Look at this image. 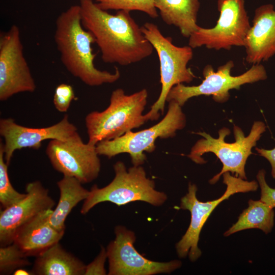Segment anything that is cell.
I'll return each instance as SVG.
<instances>
[{
    "label": "cell",
    "instance_id": "obj_1",
    "mask_svg": "<svg viewBox=\"0 0 275 275\" xmlns=\"http://www.w3.org/2000/svg\"><path fill=\"white\" fill-rule=\"evenodd\" d=\"M81 23L95 39L102 61L127 66L150 56L154 50L130 11L112 14L93 0H80Z\"/></svg>",
    "mask_w": 275,
    "mask_h": 275
},
{
    "label": "cell",
    "instance_id": "obj_2",
    "mask_svg": "<svg viewBox=\"0 0 275 275\" xmlns=\"http://www.w3.org/2000/svg\"><path fill=\"white\" fill-rule=\"evenodd\" d=\"M54 39L63 65L86 85L93 87L112 84L120 77L116 67L113 73L95 67L96 54L92 47L95 39L82 24L79 5L70 6L58 17Z\"/></svg>",
    "mask_w": 275,
    "mask_h": 275
},
{
    "label": "cell",
    "instance_id": "obj_3",
    "mask_svg": "<svg viewBox=\"0 0 275 275\" xmlns=\"http://www.w3.org/2000/svg\"><path fill=\"white\" fill-rule=\"evenodd\" d=\"M148 91L143 89L127 95L121 88L114 90L108 106L102 112L94 111L85 118L88 143H98L120 137L147 121L143 113L147 103Z\"/></svg>",
    "mask_w": 275,
    "mask_h": 275
},
{
    "label": "cell",
    "instance_id": "obj_4",
    "mask_svg": "<svg viewBox=\"0 0 275 275\" xmlns=\"http://www.w3.org/2000/svg\"><path fill=\"white\" fill-rule=\"evenodd\" d=\"M114 170L115 177L108 185L99 188L95 184L91 188L80 210L82 214L103 202L121 206L140 201L160 206L167 201V195L155 189L154 180L147 177L141 166H133L127 169L124 162L118 161L114 165Z\"/></svg>",
    "mask_w": 275,
    "mask_h": 275
},
{
    "label": "cell",
    "instance_id": "obj_5",
    "mask_svg": "<svg viewBox=\"0 0 275 275\" xmlns=\"http://www.w3.org/2000/svg\"><path fill=\"white\" fill-rule=\"evenodd\" d=\"M266 126L262 121H255L250 132L245 136L242 129L234 125L233 132L235 142L227 143L226 136L230 133L229 129L224 127L218 131V137L215 139L205 132L197 133L203 137L191 148L187 156L194 162L203 164L206 161L202 156L206 153L214 154L223 164L221 171L209 181L210 184L215 183L225 172L235 174L236 176L246 180L245 166L248 157L253 154L252 148L256 145L262 134L265 131Z\"/></svg>",
    "mask_w": 275,
    "mask_h": 275
},
{
    "label": "cell",
    "instance_id": "obj_6",
    "mask_svg": "<svg viewBox=\"0 0 275 275\" xmlns=\"http://www.w3.org/2000/svg\"><path fill=\"white\" fill-rule=\"evenodd\" d=\"M141 30L156 50L159 61L161 89L157 100L145 114L147 121L157 120L160 112L163 114L168 94L175 86L190 83L195 77L188 62L193 57V48L188 46H177L170 37H165L155 24L147 22Z\"/></svg>",
    "mask_w": 275,
    "mask_h": 275
},
{
    "label": "cell",
    "instance_id": "obj_7",
    "mask_svg": "<svg viewBox=\"0 0 275 275\" xmlns=\"http://www.w3.org/2000/svg\"><path fill=\"white\" fill-rule=\"evenodd\" d=\"M181 107L174 101H169L167 113L159 122L148 129L131 130L115 139L99 142L96 145L97 153L108 158L128 153L133 166L142 165L146 159L144 152L154 151L158 138H173L177 130L185 126L186 117Z\"/></svg>",
    "mask_w": 275,
    "mask_h": 275
},
{
    "label": "cell",
    "instance_id": "obj_8",
    "mask_svg": "<svg viewBox=\"0 0 275 275\" xmlns=\"http://www.w3.org/2000/svg\"><path fill=\"white\" fill-rule=\"evenodd\" d=\"M223 182L226 185L224 194L218 199L207 202L200 201L197 198V187L188 184L187 194L181 199L180 207L188 210L191 214L190 222L185 233L176 244L177 254L179 258L188 255L189 260L194 262L201 255L198 242L201 230L213 210L222 202L231 196L238 193L256 191L258 183L253 180L248 181L237 176L231 175L229 172L223 175Z\"/></svg>",
    "mask_w": 275,
    "mask_h": 275
},
{
    "label": "cell",
    "instance_id": "obj_9",
    "mask_svg": "<svg viewBox=\"0 0 275 275\" xmlns=\"http://www.w3.org/2000/svg\"><path fill=\"white\" fill-rule=\"evenodd\" d=\"M234 66L232 60L218 67L216 71L211 65H206L203 70L204 79L200 85L187 86L183 84H178L171 89L166 101H174L182 106L193 97L211 95L215 101L223 103L228 100L230 90H238L244 84L267 78L265 67L260 64H253L248 70L238 76L231 74Z\"/></svg>",
    "mask_w": 275,
    "mask_h": 275
},
{
    "label": "cell",
    "instance_id": "obj_10",
    "mask_svg": "<svg viewBox=\"0 0 275 275\" xmlns=\"http://www.w3.org/2000/svg\"><path fill=\"white\" fill-rule=\"evenodd\" d=\"M219 16L210 29L199 26L188 38L192 48L205 46L208 49L230 50L232 46H244L251 28L244 0H218Z\"/></svg>",
    "mask_w": 275,
    "mask_h": 275
},
{
    "label": "cell",
    "instance_id": "obj_11",
    "mask_svg": "<svg viewBox=\"0 0 275 275\" xmlns=\"http://www.w3.org/2000/svg\"><path fill=\"white\" fill-rule=\"evenodd\" d=\"M46 154L56 171L82 184L93 181L100 172L96 146L84 143L78 132L65 140H50Z\"/></svg>",
    "mask_w": 275,
    "mask_h": 275
},
{
    "label": "cell",
    "instance_id": "obj_12",
    "mask_svg": "<svg viewBox=\"0 0 275 275\" xmlns=\"http://www.w3.org/2000/svg\"><path fill=\"white\" fill-rule=\"evenodd\" d=\"M115 238L106 249L109 275H153L170 273L179 268L182 263L175 260L157 262L141 255L134 246V233L123 226L115 228Z\"/></svg>",
    "mask_w": 275,
    "mask_h": 275
},
{
    "label": "cell",
    "instance_id": "obj_13",
    "mask_svg": "<svg viewBox=\"0 0 275 275\" xmlns=\"http://www.w3.org/2000/svg\"><path fill=\"white\" fill-rule=\"evenodd\" d=\"M36 89L24 56L19 28L13 24L0 35V100L19 93L34 92Z\"/></svg>",
    "mask_w": 275,
    "mask_h": 275
},
{
    "label": "cell",
    "instance_id": "obj_14",
    "mask_svg": "<svg viewBox=\"0 0 275 275\" xmlns=\"http://www.w3.org/2000/svg\"><path fill=\"white\" fill-rule=\"evenodd\" d=\"M76 132V127L69 121L67 115L57 123L43 128L23 126L11 118L0 120V135L4 140V157L8 165L17 150L25 148L38 150L44 141L65 140Z\"/></svg>",
    "mask_w": 275,
    "mask_h": 275
},
{
    "label": "cell",
    "instance_id": "obj_15",
    "mask_svg": "<svg viewBox=\"0 0 275 275\" xmlns=\"http://www.w3.org/2000/svg\"><path fill=\"white\" fill-rule=\"evenodd\" d=\"M26 196L0 212V244L8 245L13 242L17 230L41 212L52 209L54 200L48 190L39 181L28 183Z\"/></svg>",
    "mask_w": 275,
    "mask_h": 275
},
{
    "label": "cell",
    "instance_id": "obj_16",
    "mask_svg": "<svg viewBox=\"0 0 275 275\" xmlns=\"http://www.w3.org/2000/svg\"><path fill=\"white\" fill-rule=\"evenodd\" d=\"M245 60L260 64L275 54V10L271 4L257 8L245 39Z\"/></svg>",
    "mask_w": 275,
    "mask_h": 275
},
{
    "label": "cell",
    "instance_id": "obj_17",
    "mask_svg": "<svg viewBox=\"0 0 275 275\" xmlns=\"http://www.w3.org/2000/svg\"><path fill=\"white\" fill-rule=\"evenodd\" d=\"M52 209L43 211L22 226L13 242L28 256H37L53 244L59 242L64 232L54 229L49 219Z\"/></svg>",
    "mask_w": 275,
    "mask_h": 275
},
{
    "label": "cell",
    "instance_id": "obj_18",
    "mask_svg": "<svg viewBox=\"0 0 275 275\" xmlns=\"http://www.w3.org/2000/svg\"><path fill=\"white\" fill-rule=\"evenodd\" d=\"M36 257L31 271L32 274H85L86 265L63 249L59 242L50 246Z\"/></svg>",
    "mask_w": 275,
    "mask_h": 275
},
{
    "label": "cell",
    "instance_id": "obj_19",
    "mask_svg": "<svg viewBox=\"0 0 275 275\" xmlns=\"http://www.w3.org/2000/svg\"><path fill=\"white\" fill-rule=\"evenodd\" d=\"M162 20L178 28L184 37L190 36L199 27L197 15L199 0H154Z\"/></svg>",
    "mask_w": 275,
    "mask_h": 275
},
{
    "label": "cell",
    "instance_id": "obj_20",
    "mask_svg": "<svg viewBox=\"0 0 275 275\" xmlns=\"http://www.w3.org/2000/svg\"><path fill=\"white\" fill-rule=\"evenodd\" d=\"M57 185L60 191L59 200L50 215L49 222L57 231L64 232L67 216L79 202L88 197L90 192L73 177L63 176L57 182Z\"/></svg>",
    "mask_w": 275,
    "mask_h": 275
},
{
    "label": "cell",
    "instance_id": "obj_21",
    "mask_svg": "<svg viewBox=\"0 0 275 275\" xmlns=\"http://www.w3.org/2000/svg\"><path fill=\"white\" fill-rule=\"evenodd\" d=\"M273 209L260 200H250L248 207L224 235L229 236L239 231L250 229H258L265 234L270 233L274 225V212Z\"/></svg>",
    "mask_w": 275,
    "mask_h": 275
},
{
    "label": "cell",
    "instance_id": "obj_22",
    "mask_svg": "<svg viewBox=\"0 0 275 275\" xmlns=\"http://www.w3.org/2000/svg\"><path fill=\"white\" fill-rule=\"evenodd\" d=\"M4 157V143L0 142V203L3 209L17 203L26 196V193L16 190L10 182L8 168Z\"/></svg>",
    "mask_w": 275,
    "mask_h": 275
},
{
    "label": "cell",
    "instance_id": "obj_23",
    "mask_svg": "<svg viewBox=\"0 0 275 275\" xmlns=\"http://www.w3.org/2000/svg\"><path fill=\"white\" fill-rule=\"evenodd\" d=\"M28 256L14 243L0 248V274H10L16 269L30 266Z\"/></svg>",
    "mask_w": 275,
    "mask_h": 275
},
{
    "label": "cell",
    "instance_id": "obj_24",
    "mask_svg": "<svg viewBox=\"0 0 275 275\" xmlns=\"http://www.w3.org/2000/svg\"><path fill=\"white\" fill-rule=\"evenodd\" d=\"M97 5L103 10L140 11L152 18L158 16L154 0H97Z\"/></svg>",
    "mask_w": 275,
    "mask_h": 275
},
{
    "label": "cell",
    "instance_id": "obj_25",
    "mask_svg": "<svg viewBox=\"0 0 275 275\" xmlns=\"http://www.w3.org/2000/svg\"><path fill=\"white\" fill-rule=\"evenodd\" d=\"M74 99V92L71 85L63 83L56 88L53 102L54 107L59 112H66Z\"/></svg>",
    "mask_w": 275,
    "mask_h": 275
},
{
    "label": "cell",
    "instance_id": "obj_26",
    "mask_svg": "<svg viewBox=\"0 0 275 275\" xmlns=\"http://www.w3.org/2000/svg\"><path fill=\"white\" fill-rule=\"evenodd\" d=\"M261 189L260 200L272 208L275 207V189L270 187L265 179V171L259 170L256 176Z\"/></svg>",
    "mask_w": 275,
    "mask_h": 275
},
{
    "label": "cell",
    "instance_id": "obj_27",
    "mask_svg": "<svg viewBox=\"0 0 275 275\" xmlns=\"http://www.w3.org/2000/svg\"><path fill=\"white\" fill-rule=\"evenodd\" d=\"M107 258L106 249L101 247L100 253L95 259L86 265L84 275L106 274L104 265Z\"/></svg>",
    "mask_w": 275,
    "mask_h": 275
},
{
    "label": "cell",
    "instance_id": "obj_28",
    "mask_svg": "<svg viewBox=\"0 0 275 275\" xmlns=\"http://www.w3.org/2000/svg\"><path fill=\"white\" fill-rule=\"evenodd\" d=\"M256 151L261 156L267 159L271 166V175L275 178V147L270 150L262 148H256Z\"/></svg>",
    "mask_w": 275,
    "mask_h": 275
},
{
    "label": "cell",
    "instance_id": "obj_29",
    "mask_svg": "<svg viewBox=\"0 0 275 275\" xmlns=\"http://www.w3.org/2000/svg\"><path fill=\"white\" fill-rule=\"evenodd\" d=\"M15 275H30L32 274L31 271H28L23 268H20L16 269L13 273Z\"/></svg>",
    "mask_w": 275,
    "mask_h": 275
},
{
    "label": "cell",
    "instance_id": "obj_30",
    "mask_svg": "<svg viewBox=\"0 0 275 275\" xmlns=\"http://www.w3.org/2000/svg\"><path fill=\"white\" fill-rule=\"evenodd\" d=\"M97 1V0H96Z\"/></svg>",
    "mask_w": 275,
    "mask_h": 275
}]
</instances>
